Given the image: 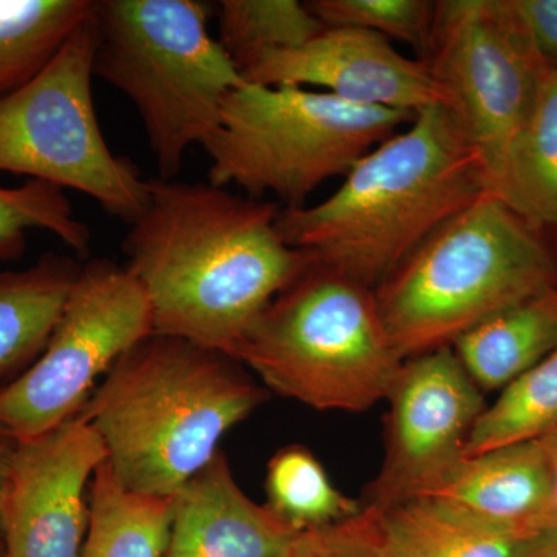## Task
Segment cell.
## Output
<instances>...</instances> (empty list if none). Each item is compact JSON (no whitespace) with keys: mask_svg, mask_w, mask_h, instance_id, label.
Instances as JSON below:
<instances>
[{"mask_svg":"<svg viewBox=\"0 0 557 557\" xmlns=\"http://www.w3.org/2000/svg\"><path fill=\"white\" fill-rule=\"evenodd\" d=\"M281 207L211 183L149 178V201L121 244L153 333L233 354L260 314L306 273L277 230Z\"/></svg>","mask_w":557,"mask_h":557,"instance_id":"1","label":"cell"},{"mask_svg":"<svg viewBox=\"0 0 557 557\" xmlns=\"http://www.w3.org/2000/svg\"><path fill=\"white\" fill-rule=\"evenodd\" d=\"M486 194L485 161L445 106L366 153L313 207L281 208L277 230L314 265L376 288L443 223Z\"/></svg>","mask_w":557,"mask_h":557,"instance_id":"2","label":"cell"},{"mask_svg":"<svg viewBox=\"0 0 557 557\" xmlns=\"http://www.w3.org/2000/svg\"><path fill=\"white\" fill-rule=\"evenodd\" d=\"M267 392L230 355L153 333L113 364L78 417L101 438L121 485L174 497Z\"/></svg>","mask_w":557,"mask_h":557,"instance_id":"3","label":"cell"},{"mask_svg":"<svg viewBox=\"0 0 557 557\" xmlns=\"http://www.w3.org/2000/svg\"><path fill=\"white\" fill-rule=\"evenodd\" d=\"M557 287V255L494 197L421 242L375 288L403 359L453 347L487 319Z\"/></svg>","mask_w":557,"mask_h":557,"instance_id":"4","label":"cell"},{"mask_svg":"<svg viewBox=\"0 0 557 557\" xmlns=\"http://www.w3.org/2000/svg\"><path fill=\"white\" fill-rule=\"evenodd\" d=\"M200 0H91L94 75L137 109L160 178L218 127L239 70L208 30Z\"/></svg>","mask_w":557,"mask_h":557,"instance_id":"5","label":"cell"},{"mask_svg":"<svg viewBox=\"0 0 557 557\" xmlns=\"http://www.w3.org/2000/svg\"><path fill=\"white\" fill-rule=\"evenodd\" d=\"M231 358L267 391L339 412H364L387 399L405 362L375 288L313 262L273 299Z\"/></svg>","mask_w":557,"mask_h":557,"instance_id":"6","label":"cell"},{"mask_svg":"<svg viewBox=\"0 0 557 557\" xmlns=\"http://www.w3.org/2000/svg\"><path fill=\"white\" fill-rule=\"evenodd\" d=\"M416 115L321 90L244 83L226 95L218 127L201 145L211 161L209 183L302 208L322 183L344 177Z\"/></svg>","mask_w":557,"mask_h":557,"instance_id":"7","label":"cell"},{"mask_svg":"<svg viewBox=\"0 0 557 557\" xmlns=\"http://www.w3.org/2000/svg\"><path fill=\"white\" fill-rule=\"evenodd\" d=\"M90 16L30 83L0 98V172L75 189L132 225L149 201V178L102 135L94 91Z\"/></svg>","mask_w":557,"mask_h":557,"instance_id":"8","label":"cell"},{"mask_svg":"<svg viewBox=\"0 0 557 557\" xmlns=\"http://www.w3.org/2000/svg\"><path fill=\"white\" fill-rule=\"evenodd\" d=\"M150 335L152 311L137 278L115 260H90L81 267L49 346L0 388V426L25 440L78 416L113 364Z\"/></svg>","mask_w":557,"mask_h":557,"instance_id":"9","label":"cell"},{"mask_svg":"<svg viewBox=\"0 0 557 557\" xmlns=\"http://www.w3.org/2000/svg\"><path fill=\"white\" fill-rule=\"evenodd\" d=\"M420 60L487 174L525 123L549 69L515 2L437 0Z\"/></svg>","mask_w":557,"mask_h":557,"instance_id":"10","label":"cell"},{"mask_svg":"<svg viewBox=\"0 0 557 557\" xmlns=\"http://www.w3.org/2000/svg\"><path fill=\"white\" fill-rule=\"evenodd\" d=\"M384 460L362 507L424 497L465 460V446L486 409L453 347L405 359L388 394Z\"/></svg>","mask_w":557,"mask_h":557,"instance_id":"11","label":"cell"},{"mask_svg":"<svg viewBox=\"0 0 557 557\" xmlns=\"http://www.w3.org/2000/svg\"><path fill=\"white\" fill-rule=\"evenodd\" d=\"M104 461L101 438L78 416L17 440L3 502V557H79L91 478Z\"/></svg>","mask_w":557,"mask_h":557,"instance_id":"12","label":"cell"},{"mask_svg":"<svg viewBox=\"0 0 557 557\" xmlns=\"http://www.w3.org/2000/svg\"><path fill=\"white\" fill-rule=\"evenodd\" d=\"M259 86L318 87L351 104L418 113L442 104L421 60L399 53L391 40L358 28H327L296 49L270 51L242 70Z\"/></svg>","mask_w":557,"mask_h":557,"instance_id":"13","label":"cell"},{"mask_svg":"<svg viewBox=\"0 0 557 557\" xmlns=\"http://www.w3.org/2000/svg\"><path fill=\"white\" fill-rule=\"evenodd\" d=\"M299 533L242 491L219 450L174 496L166 557H289Z\"/></svg>","mask_w":557,"mask_h":557,"instance_id":"14","label":"cell"},{"mask_svg":"<svg viewBox=\"0 0 557 557\" xmlns=\"http://www.w3.org/2000/svg\"><path fill=\"white\" fill-rule=\"evenodd\" d=\"M424 497L523 537L536 536L557 523L555 475L539 440L465 458Z\"/></svg>","mask_w":557,"mask_h":557,"instance_id":"15","label":"cell"},{"mask_svg":"<svg viewBox=\"0 0 557 557\" xmlns=\"http://www.w3.org/2000/svg\"><path fill=\"white\" fill-rule=\"evenodd\" d=\"M500 200L557 255V69H548L530 115L486 174Z\"/></svg>","mask_w":557,"mask_h":557,"instance_id":"16","label":"cell"},{"mask_svg":"<svg viewBox=\"0 0 557 557\" xmlns=\"http://www.w3.org/2000/svg\"><path fill=\"white\" fill-rule=\"evenodd\" d=\"M362 511L376 557H520L530 539L469 519L435 498Z\"/></svg>","mask_w":557,"mask_h":557,"instance_id":"17","label":"cell"},{"mask_svg":"<svg viewBox=\"0 0 557 557\" xmlns=\"http://www.w3.org/2000/svg\"><path fill=\"white\" fill-rule=\"evenodd\" d=\"M81 267L50 251L28 269L0 271V388L27 372L49 346Z\"/></svg>","mask_w":557,"mask_h":557,"instance_id":"18","label":"cell"},{"mask_svg":"<svg viewBox=\"0 0 557 557\" xmlns=\"http://www.w3.org/2000/svg\"><path fill=\"white\" fill-rule=\"evenodd\" d=\"M483 392L504 391L557 348V287L487 319L454 343Z\"/></svg>","mask_w":557,"mask_h":557,"instance_id":"19","label":"cell"},{"mask_svg":"<svg viewBox=\"0 0 557 557\" xmlns=\"http://www.w3.org/2000/svg\"><path fill=\"white\" fill-rule=\"evenodd\" d=\"M89 507L79 557H166L174 497L127 490L104 461L91 478Z\"/></svg>","mask_w":557,"mask_h":557,"instance_id":"20","label":"cell"},{"mask_svg":"<svg viewBox=\"0 0 557 557\" xmlns=\"http://www.w3.org/2000/svg\"><path fill=\"white\" fill-rule=\"evenodd\" d=\"M90 11L91 0H0V98L36 78Z\"/></svg>","mask_w":557,"mask_h":557,"instance_id":"21","label":"cell"},{"mask_svg":"<svg viewBox=\"0 0 557 557\" xmlns=\"http://www.w3.org/2000/svg\"><path fill=\"white\" fill-rule=\"evenodd\" d=\"M267 505L298 531L336 525L357 518L361 500L344 496L321 461L300 445L282 448L267 468Z\"/></svg>","mask_w":557,"mask_h":557,"instance_id":"22","label":"cell"},{"mask_svg":"<svg viewBox=\"0 0 557 557\" xmlns=\"http://www.w3.org/2000/svg\"><path fill=\"white\" fill-rule=\"evenodd\" d=\"M557 428V348L502 391L469 434L465 457L537 440Z\"/></svg>","mask_w":557,"mask_h":557,"instance_id":"23","label":"cell"},{"mask_svg":"<svg viewBox=\"0 0 557 557\" xmlns=\"http://www.w3.org/2000/svg\"><path fill=\"white\" fill-rule=\"evenodd\" d=\"M219 44L239 73L270 51L296 49L324 30V24L298 0H222Z\"/></svg>","mask_w":557,"mask_h":557,"instance_id":"24","label":"cell"},{"mask_svg":"<svg viewBox=\"0 0 557 557\" xmlns=\"http://www.w3.org/2000/svg\"><path fill=\"white\" fill-rule=\"evenodd\" d=\"M33 230L54 234L79 258L90 252V228L76 218L60 186L28 180L17 188H0V262L21 259Z\"/></svg>","mask_w":557,"mask_h":557,"instance_id":"25","label":"cell"},{"mask_svg":"<svg viewBox=\"0 0 557 557\" xmlns=\"http://www.w3.org/2000/svg\"><path fill=\"white\" fill-rule=\"evenodd\" d=\"M311 13L327 28H358L409 44L418 60L426 51L435 2L431 0H310Z\"/></svg>","mask_w":557,"mask_h":557,"instance_id":"26","label":"cell"},{"mask_svg":"<svg viewBox=\"0 0 557 557\" xmlns=\"http://www.w3.org/2000/svg\"><path fill=\"white\" fill-rule=\"evenodd\" d=\"M289 557H376L364 511L336 525L300 531Z\"/></svg>","mask_w":557,"mask_h":557,"instance_id":"27","label":"cell"},{"mask_svg":"<svg viewBox=\"0 0 557 557\" xmlns=\"http://www.w3.org/2000/svg\"><path fill=\"white\" fill-rule=\"evenodd\" d=\"M537 53L557 69V0H512Z\"/></svg>","mask_w":557,"mask_h":557,"instance_id":"28","label":"cell"},{"mask_svg":"<svg viewBox=\"0 0 557 557\" xmlns=\"http://www.w3.org/2000/svg\"><path fill=\"white\" fill-rule=\"evenodd\" d=\"M16 448L17 438L5 428L0 426V557H3V502Z\"/></svg>","mask_w":557,"mask_h":557,"instance_id":"29","label":"cell"},{"mask_svg":"<svg viewBox=\"0 0 557 557\" xmlns=\"http://www.w3.org/2000/svg\"><path fill=\"white\" fill-rule=\"evenodd\" d=\"M520 557H557V523L528 539Z\"/></svg>","mask_w":557,"mask_h":557,"instance_id":"30","label":"cell"},{"mask_svg":"<svg viewBox=\"0 0 557 557\" xmlns=\"http://www.w3.org/2000/svg\"><path fill=\"white\" fill-rule=\"evenodd\" d=\"M542 448L547 454L549 465H552L553 475H555L556 497H557V428L545 434L544 437L537 438Z\"/></svg>","mask_w":557,"mask_h":557,"instance_id":"31","label":"cell"}]
</instances>
